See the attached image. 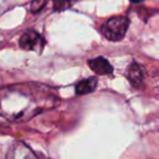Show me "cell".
<instances>
[{"mask_svg": "<svg viewBox=\"0 0 159 159\" xmlns=\"http://www.w3.org/2000/svg\"><path fill=\"white\" fill-rule=\"evenodd\" d=\"M130 21L125 16H112L102 25V33L110 42H119L125 36Z\"/></svg>", "mask_w": 159, "mask_h": 159, "instance_id": "6da1fadb", "label": "cell"}, {"mask_svg": "<svg viewBox=\"0 0 159 159\" xmlns=\"http://www.w3.org/2000/svg\"><path fill=\"white\" fill-rule=\"evenodd\" d=\"M20 47L27 51H35L36 53H42L45 48L46 40L45 38L33 30H27L21 35L19 39Z\"/></svg>", "mask_w": 159, "mask_h": 159, "instance_id": "7a4b0ae2", "label": "cell"}, {"mask_svg": "<svg viewBox=\"0 0 159 159\" xmlns=\"http://www.w3.org/2000/svg\"><path fill=\"white\" fill-rule=\"evenodd\" d=\"M7 159H42L23 142L16 141L9 148Z\"/></svg>", "mask_w": 159, "mask_h": 159, "instance_id": "3957f363", "label": "cell"}, {"mask_svg": "<svg viewBox=\"0 0 159 159\" xmlns=\"http://www.w3.org/2000/svg\"><path fill=\"white\" fill-rule=\"evenodd\" d=\"M126 76L130 81L131 85L135 89H142L144 86V77H145V70L137 62H133L129 66L126 71Z\"/></svg>", "mask_w": 159, "mask_h": 159, "instance_id": "277c9868", "label": "cell"}, {"mask_svg": "<svg viewBox=\"0 0 159 159\" xmlns=\"http://www.w3.org/2000/svg\"><path fill=\"white\" fill-rule=\"evenodd\" d=\"M89 66L98 75H108L113 72L110 62L104 57H97L89 61Z\"/></svg>", "mask_w": 159, "mask_h": 159, "instance_id": "5b68a950", "label": "cell"}, {"mask_svg": "<svg viewBox=\"0 0 159 159\" xmlns=\"http://www.w3.org/2000/svg\"><path fill=\"white\" fill-rule=\"evenodd\" d=\"M97 84H98V79L95 76L83 80V81H81V82H79L75 85V93L80 96L91 94L96 89Z\"/></svg>", "mask_w": 159, "mask_h": 159, "instance_id": "8992f818", "label": "cell"}, {"mask_svg": "<svg viewBox=\"0 0 159 159\" xmlns=\"http://www.w3.org/2000/svg\"><path fill=\"white\" fill-rule=\"evenodd\" d=\"M52 1L55 11H64V10L74 6V3L77 0H52Z\"/></svg>", "mask_w": 159, "mask_h": 159, "instance_id": "52a82bcc", "label": "cell"}, {"mask_svg": "<svg viewBox=\"0 0 159 159\" xmlns=\"http://www.w3.org/2000/svg\"><path fill=\"white\" fill-rule=\"evenodd\" d=\"M48 0H33L31 3V12L32 13H38L45 7H46Z\"/></svg>", "mask_w": 159, "mask_h": 159, "instance_id": "ba28073f", "label": "cell"}, {"mask_svg": "<svg viewBox=\"0 0 159 159\" xmlns=\"http://www.w3.org/2000/svg\"><path fill=\"white\" fill-rule=\"evenodd\" d=\"M130 1L133 3H141V2H143L144 0H130Z\"/></svg>", "mask_w": 159, "mask_h": 159, "instance_id": "9c48e42d", "label": "cell"}]
</instances>
